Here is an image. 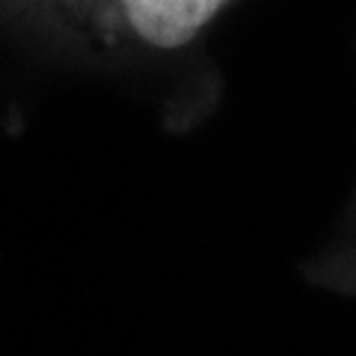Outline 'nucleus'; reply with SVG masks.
Instances as JSON below:
<instances>
[{"label":"nucleus","mask_w":356,"mask_h":356,"mask_svg":"<svg viewBox=\"0 0 356 356\" xmlns=\"http://www.w3.org/2000/svg\"><path fill=\"white\" fill-rule=\"evenodd\" d=\"M131 27L158 48H178L202 30L226 0H119Z\"/></svg>","instance_id":"nucleus-1"}]
</instances>
